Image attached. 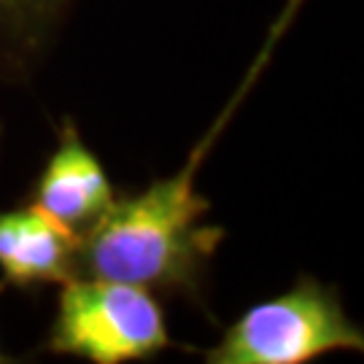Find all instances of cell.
Returning <instances> with one entry per match:
<instances>
[{"label": "cell", "instance_id": "cell-3", "mask_svg": "<svg viewBox=\"0 0 364 364\" xmlns=\"http://www.w3.org/2000/svg\"><path fill=\"white\" fill-rule=\"evenodd\" d=\"M49 351L92 364L144 362L173 346L154 289L76 275L63 284L49 326Z\"/></svg>", "mask_w": 364, "mask_h": 364}, {"label": "cell", "instance_id": "cell-1", "mask_svg": "<svg viewBox=\"0 0 364 364\" xmlns=\"http://www.w3.org/2000/svg\"><path fill=\"white\" fill-rule=\"evenodd\" d=\"M302 6L305 0H287L240 87L200 135L181 168L156 178L138 195L117 197L103 219L81 235L78 275H103L192 299L200 297L203 273L224 240V230L208 224L210 203L203 192H197V176L237 108L246 103L267 70L275 46L291 30Z\"/></svg>", "mask_w": 364, "mask_h": 364}, {"label": "cell", "instance_id": "cell-6", "mask_svg": "<svg viewBox=\"0 0 364 364\" xmlns=\"http://www.w3.org/2000/svg\"><path fill=\"white\" fill-rule=\"evenodd\" d=\"M76 0H0V78L30 76Z\"/></svg>", "mask_w": 364, "mask_h": 364}, {"label": "cell", "instance_id": "cell-2", "mask_svg": "<svg viewBox=\"0 0 364 364\" xmlns=\"http://www.w3.org/2000/svg\"><path fill=\"white\" fill-rule=\"evenodd\" d=\"M364 351V332L338 289L302 273L278 297L251 305L203 353L208 364H311L329 353Z\"/></svg>", "mask_w": 364, "mask_h": 364}, {"label": "cell", "instance_id": "cell-7", "mask_svg": "<svg viewBox=\"0 0 364 364\" xmlns=\"http://www.w3.org/2000/svg\"><path fill=\"white\" fill-rule=\"evenodd\" d=\"M3 289H6V284H3V281H0V294H3ZM3 362H9V356H6V353L0 351V364Z\"/></svg>", "mask_w": 364, "mask_h": 364}, {"label": "cell", "instance_id": "cell-5", "mask_svg": "<svg viewBox=\"0 0 364 364\" xmlns=\"http://www.w3.org/2000/svg\"><path fill=\"white\" fill-rule=\"evenodd\" d=\"M33 203L81 235L95 227L117 203L114 183L100 156L81 138L73 119H65L60 127L57 146L36 183Z\"/></svg>", "mask_w": 364, "mask_h": 364}, {"label": "cell", "instance_id": "cell-4", "mask_svg": "<svg viewBox=\"0 0 364 364\" xmlns=\"http://www.w3.org/2000/svg\"><path fill=\"white\" fill-rule=\"evenodd\" d=\"M81 232L54 219L36 203L0 210V281L14 289H36L78 275Z\"/></svg>", "mask_w": 364, "mask_h": 364}]
</instances>
